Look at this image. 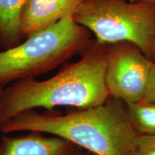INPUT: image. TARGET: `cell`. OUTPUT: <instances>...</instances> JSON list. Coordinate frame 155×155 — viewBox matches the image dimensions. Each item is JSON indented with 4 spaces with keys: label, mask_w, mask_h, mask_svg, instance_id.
I'll return each instance as SVG.
<instances>
[{
    "label": "cell",
    "mask_w": 155,
    "mask_h": 155,
    "mask_svg": "<svg viewBox=\"0 0 155 155\" xmlns=\"http://www.w3.org/2000/svg\"><path fill=\"white\" fill-rule=\"evenodd\" d=\"M73 17L94 34L98 45L129 42L147 58L154 57L155 5L124 0H81Z\"/></svg>",
    "instance_id": "277c9868"
},
{
    "label": "cell",
    "mask_w": 155,
    "mask_h": 155,
    "mask_svg": "<svg viewBox=\"0 0 155 155\" xmlns=\"http://www.w3.org/2000/svg\"><path fill=\"white\" fill-rule=\"evenodd\" d=\"M0 155H2V146H1V139H0Z\"/></svg>",
    "instance_id": "4fadbf2b"
},
{
    "label": "cell",
    "mask_w": 155,
    "mask_h": 155,
    "mask_svg": "<svg viewBox=\"0 0 155 155\" xmlns=\"http://www.w3.org/2000/svg\"><path fill=\"white\" fill-rule=\"evenodd\" d=\"M26 0H0V38L6 49L19 44L20 15Z\"/></svg>",
    "instance_id": "ba28073f"
},
{
    "label": "cell",
    "mask_w": 155,
    "mask_h": 155,
    "mask_svg": "<svg viewBox=\"0 0 155 155\" xmlns=\"http://www.w3.org/2000/svg\"><path fill=\"white\" fill-rule=\"evenodd\" d=\"M81 0H26L20 15V32L28 38L65 17L73 16Z\"/></svg>",
    "instance_id": "8992f818"
},
{
    "label": "cell",
    "mask_w": 155,
    "mask_h": 155,
    "mask_svg": "<svg viewBox=\"0 0 155 155\" xmlns=\"http://www.w3.org/2000/svg\"><path fill=\"white\" fill-rule=\"evenodd\" d=\"M129 2H135V0H129Z\"/></svg>",
    "instance_id": "9a60e30c"
},
{
    "label": "cell",
    "mask_w": 155,
    "mask_h": 155,
    "mask_svg": "<svg viewBox=\"0 0 155 155\" xmlns=\"http://www.w3.org/2000/svg\"><path fill=\"white\" fill-rule=\"evenodd\" d=\"M107 55L89 50L76 63L45 81L24 79L4 88L0 97V124L22 112L59 106L80 109L106 102L109 94L105 82Z\"/></svg>",
    "instance_id": "7a4b0ae2"
},
{
    "label": "cell",
    "mask_w": 155,
    "mask_h": 155,
    "mask_svg": "<svg viewBox=\"0 0 155 155\" xmlns=\"http://www.w3.org/2000/svg\"><path fill=\"white\" fill-rule=\"evenodd\" d=\"M154 57H155V46H154Z\"/></svg>",
    "instance_id": "2e32d148"
},
{
    "label": "cell",
    "mask_w": 155,
    "mask_h": 155,
    "mask_svg": "<svg viewBox=\"0 0 155 155\" xmlns=\"http://www.w3.org/2000/svg\"><path fill=\"white\" fill-rule=\"evenodd\" d=\"M142 101L155 104V63L152 65L146 95Z\"/></svg>",
    "instance_id": "8fae6325"
},
{
    "label": "cell",
    "mask_w": 155,
    "mask_h": 155,
    "mask_svg": "<svg viewBox=\"0 0 155 155\" xmlns=\"http://www.w3.org/2000/svg\"><path fill=\"white\" fill-rule=\"evenodd\" d=\"M2 155H76L78 147L55 136L39 132L1 139Z\"/></svg>",
    "instance_id": "52a82bcc"
},
{
    "label": "cell",
    "mask_w": 155,
    "mask_h": 155,
    "mask_svg": "<svg viewBox=\"0 0 155 155\" xmlns=\"http://www.w3.org/2000/svg\"><path fill=\"white\" fill-rule=\"evenodd\" d=\"M89 34L69 16L28 37L22 43L1 51L0 87L52 71L83 49Z\"/></svg>",
    "instance_id": "3957f363"
},
{
    "label": "cell",
    "mask_w": 155,
    "mask_h": 155,
    "mask_svg": "<svg viewBox=\"0 0 155 155\" xmlns=\"http://www.w3.org/2000/svg\"><path fill=\"white\" fill-rule=\"evenodd\" d=\"M153 63L141 52L131 48L107 55L105 82L108 94L127 104L142 101Z\"/></svg>",
    "instance_id": "5b68a950"
},
{
    "label": "cell",
    "mask_w": 155,
    "mask_h": 155,
    "mask_svg": "<svg viewBox=\"0 0 155 155\" xmlns=\"http://www.w3.org/2000/svg\"><path fill=\"white\" fill-rule=\"evenodd\" d=\"M134 155H155V136H138Z\"/></svg>",
    "instance_id": "30bf717a"
},
{
    "label": "cell",
    "mask_w": 155,
    "mask_h": 155,
    "mask_svg": "<svg viewBox=\"0 0 155 155\" xmlns=\"http://www.w3.org/2000/svg\"><path fill=\"white\" fill-rule=\"evenodd\" d=\"M141 2H144L152 4V5H155V0H141Z\"/></svg>",
    "instance_id": "7c38bea8"
},
{
    "label": "cell",
    "mask_w": 155,
    "mask_h": 155,
    "mask_svg": "<svg viewBox=\"0 0 155 155\" xmlns=\"http://www.w3.org/2000/svg\"><path fill=\"white\" fill-rule=\"evenodd\" d=\"M2 45V42H1V38H0V46Z\"/></svg>",
    "instance_id": "e0dca14e"
},
{
    "label": "cell",
    "mask_w": 155,
    "mask_h": 155,
    "mask_svg": "<svg viewBox=\"0 0 155 155\" xmlns=\"http://www.w3.org/2000/svg\"><path fill=\"white\" fill-rule=\"evenodd\" d=\"M127 106L128 116L135 130L143 135L155 136V104L141 101Z\"/></svg>",
    "instance_id": "9c48e42d"
},
{
    "label": "cell",
    "mask_w": 155,
    "mask_h": 155,
    "mask_svg": "<svg viewBox=\"0 0 155 155\" xmlns=\"http://www.w3.org/2000/svg\"><path fill=\"white\" fill-rule=\"evenodd\" d=\"M3 90H4V87H0V97H1V95L2 94Z\"/></svg>",
    "instance_id": "5bb4252c"
},
{
    "label": "cell",
    "mask_w": 155,
    "mask_h": 155,
    "mask_svg": "<svg viewBox=\"0 0 155 155\" xmlns=\"http://www.w3.org/2000/svg\"><path fill=\"white\" fill-rule=\"evenodd\" d=\"M31 131L58 137L95 155H134L138 138L129 116L106 104L65 115L28 110L0 124L5 134Z\"/></svg>",
    "instance_id": "6da1fadb"
}]
</instances>
